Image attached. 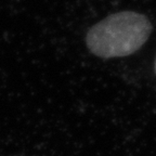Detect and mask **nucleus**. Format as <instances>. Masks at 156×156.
Returning a JSON list of instances; mask_svg holds the SVG:
<instances>
[{
	"instance_id": "obj_1",
	"label": "nucleus",
	"mask_w": 156,
	"mask_h": 156,
	"mask_svg": "<svg viewBox=\"0 0 156 156\" xmlns=\"http://www.w3.org/2000/svg\"><path fill=\"white\" fill-rule=\"evenodd\" d=\"M151 33L152 24L145 15L124 11L110 15L91 27L86 42L94 55L120 58L138 51Z\"/></svg>"
},
{
	"instance_id": "obj_2",
	"label": "nucleus",
	"mask_w": 156,
	"mask_h": 156,
	"mask_svg": "<svg viewBox=\"0 0 156 156\" xmlns=\"http://www.w3.org/2000/svg\"><path fill=\"white\" fill-rule=\"evenodd\" d=\"M155 69H156V63H155Z\"/></svg>"
}]
</instances>
